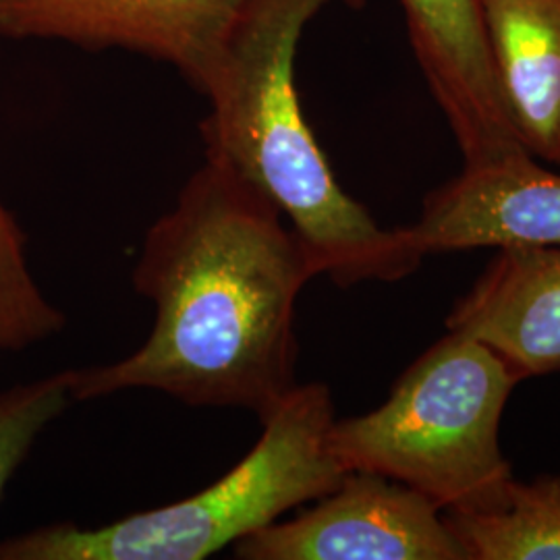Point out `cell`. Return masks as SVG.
I'll return each mask as SVG.
<instances>
[{
  "label": "cell",
  "instance_id": "6da1fadb",
  "mask_svg": "<svg viewBox=\"0 0 560 560\" xmlns=\"http://www.w3.org/2000/svg\"><path fill=\"white\" fill-rule=\"evenodd\" d=\"M314 277L279 208L206 159L141 245L133 284L156 310L148 339L115 363L75 370L73 397L150 388L261 423L298 386L295 305Z\"/></svg>",
  "mask_w": 560,
  "mask_h": 560
},
{
  "label": "cell",
  "instance_id": "7a4b0ae2",
  "mask_svg": "<svg viewBox=\"0 0 560 560\" xmlns=\"http://www.w3.org/2000/svg\"><path fill=\"white\" fill-rule=\"evenodd\" d=\"M365 0H241L212 57L191 81L210 104L206 159L229 164L272 201L316 277L339 287L395 282L420 268L399 229H382L335 177L301 108L295 62L303 30L322 9Z\"/></svg>",
  "mask_w": 560,
  "mask_h": 560
},
{
  "label": "cell",
  "instance_id": "3957f363",
  "mask_svg": "<svg viewBox=\"0 0 560 560\" xmlns=\"http://www.w3.org/2000/svg\"><path fill=\"white\" fill-rule=\"evenodd\" d=\"M335 420L326 384H298L261 421L254 448L198 494L92 529L52 523L0 541V560L208 559L339 486Z\"/></svg>",
  "mask_w": 560,
  "mask_h": 560
},
{
  "label": "cell",
  "instance_id": "277c9868",
  "mask_svg": "<svg viewBox=\"0 0 560 560\" xmlns=\"http://www.w3.org/2000/svg\"><path fill=\"white\" fill-rule=\"evenodd\" d=\"M520 382L488 345L448 330L400 374L381 407L335 420L330 453L345 471L400 481L444 511L488 509L513 480L501 421Z\"/></svg>",
  "mask_w": 560,
  "mask_h": 560
},
{
  "label": "cell",
  "instance_id": "5b68a950",
  "mask_svg": "<svg viewBox=\"0 0 560 560\" xmlns=\"http://www.w3.org/2000/svg\"><path fill=\"white\" fill-rule=\"evenodd\" d=\"M295 520L241 538V560H469L444 509L372 471H347Z\"/></svg>",
  "mask_w": 560,
  "mask_h": 560
},
{
  "label": "cell",
  "instance_id": "8992f818",
  "mask_svg": "<svg viewBox=\"0 0 560 560\" xmlns=\"http://www.w3.org/2000/svg\"><path fill=\"white\" fill-rule=\"evenodd\" d=\"M241 0H0V40L119 48L198 78Z\"/></svg>",
  "mask_w": 560,
  "mask_h": 560
},
{
  "label": "cell",
  "instance_id": "52a82bcc",
  "mask_svg": "<svg viewBox=\"0 0 560 560\" xmlns=\"http://www.w3.org/2000/svg\"><path fill=\"white\" fill-rule=\"evenodd\" d=\"M421 75L459 145L463 166L529 154L511 122L478 0H399Z\"/></svg>",
  "mask_w": 560,
  "mask_h": 560
},
{
  "label": "cell",
  "instance_id": "ba28073f",
  "mask_svg": "<svg viewBox=\"0 0 560 560\" xmlns=\"http://www.w3.org/2000/svg\"><path fill=\"white\" fill-rule=\"evenodd\" d=\"M421 258L476 247L560 245V175L534 156L463 166L402 226Z\"/></svg>",
  "mask_w": 560,
  "mask_h": 560
},
{
  "label": "cell",
  "instance_id": "9c48e42d",
  "mask_svg": "<svg viewBox=\"0 0 560 560\" xmlns=\"http://www.w3.org/2000/svg\"><path fill=\"white\" fill-rule=\"evenodd\" d=\"M446 330L481 340L521 381L560 370V245H502Z\"/></svg>",
  "mask_w": 560,
  "mask_h": 560
},
{
  "label": "cell",
  "instance_id": "30bf717a",
  "mask_svg": "<svg viewBox=\"0 0 560 560\" xmlns=\"http://www.w3.org/2000/svg\"><path fill=\"white\" fill-rule=\"evenodd\" d=\"M478 11L517 138L560 164V0H478Z\"/></svg>",
  "mask_w": 560,
  "mask_h": 560
},
{
  "label": "cell",
  "instance_id": "8fae6325",
  "mask_svg": "<svg viewBox=\"0 0 560 560\" xmlns=\"http://www.w3.org/2000/svg\"><path fill=\"white\" fill-rule=\"evenodd\" d=\"M444 517L469 560H560V476L513 478L497 504Z\"/></svg>",
  "mask_w": 560,
  "mask_h": 560
},
{
  "label": "cell",
  "instance_id": "7c38bea8",
  "mask_svg": "<svg viewBox=\"0 0 560 560\" xmlns=\"http://www.w3.org/2000/svg\"><path fill=\"white\" fill-rule=\"evenodd\" d=\"M62 326L65 314L32 275L25 233L0 198V351L30 349Z\"/></svg>",
  "mask_w": 560,
  "mask_h": 560
},
{
  "label": "cell",
  "instance_id": "4fadbf2b",
  "mask_svg": "<svg viewBox=\"0 0 560 560\" xmlns=\"http://www.w3.org/2000/svg\"><path fill=\"white\" fill-rule=\"evenodd\" d=\"M75 370L55 372L0 393V497L42 432L75 402Z\"/></svg>",
  "mask_w": 560,
  "mask_h": 560
}]
</instances>
